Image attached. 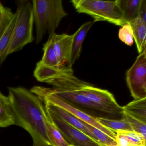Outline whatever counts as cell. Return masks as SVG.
I'll return each instance as SVG.
<instances>
[{"mask_svg": "<svg viewBox=\"0 0 146 146\" xmlns=\"http://www.w3.org/2000/svg\"><path fill=\"white\" fill-rule=\"evenodd\" d=\"M82 123L94 136L98 142L102 146H113L117 145L115 140L108 135L99 129L85 122L81 121Z\"/></svg>", "mask_w": 146, "mask_h": 146, "instance_id": "obj_19", "label": "cell"}, {"mask_svg": "<svg viewBox=\"0 0 146 146\" xmlns=\"http://www.w3.org/2000/svg\"><path fill=\"white\" fill-rule=\"evenodd\" d=\"M95 23V22L94 20L84 23L73 34L70 58L67 66L68 68H72L75 62L79 58L82 52V46L86 35Z\"/></svg>", "mask_w": 146, "mask_h": 146, "instance_id": "obj_9", "label": "cell"}, {"mask_svg": "<svg viewBox=\"0 0 146 146\" xmlns=\"http://www.w3.org/2000/svg\"><path fill=\"white\" fill-rule=\"evenodd\" d=\"M53 33L49 34L48 40L44 44L43 55L41 61L46 65L54 68H61L55 54L53 42ZM63 67V66H62Z\"/></svg>", "mask_w": 146, "mask_h": 146, "instance_id": "obj_16", "label": "cell"}, {"mask_svg": "<svg viewBox=\"0 0 146 146\" xmlns=\"http://www.w3.org/2000/svg\"><path fill=\"white\" fill-rule=\"evenodd\" d=\"M123 108V113L146 124V98L134 100Z\"/></svg>", "mask_w": 146, "mask_h": 146, "instance_id": "obj_14", "label": "cell"}, {"mask_svg": "<svg viewBox=\"0 0 146 146\" xmlns=\"http://www.w3.org/2000/svg\"><path fill=\"white\" fill-rule=\"evenodd\" d=\"M146 23V1L142 0L141 3L139 8L138 17Z\"/></svg>", "mask_w": 146, "mask_h": 146, "instance_id": "obj_26", "label": "cell"}, {"mask_svg": "<svg viewBox=\"0 0 146 146\" xmlns=\"http://www.w3.org/2000/svg\"><path fill=\"white\" fill-rule=\"evenodd\" d=\"M15 25L10 43L0 58V65L10 54L19 52L27 44L33 42L34 23L32 3L28 0L18 1Z\"/></svg>", "mask_w": 146, "mask_h": 146, "instance_id": "obj_2", "label": "cell"}, {"mask_svg": "<svg viewBox=\"0 0 146 146\" xmlns=\"http://www.w3.org/2000/svg\"><path fill=\"white\" fill-rule=\"evenodd\" d=\"M46 108V107H45ZM47 114L67 143L73 146H102L46 108Z\"/></svg>", "mask_w": 146, "mask_h": 146, "instance_id": "obj_7", "label": "cell"}, {"mask_svg": "<svg viewBox=\"0 0 146 146\" xmlns=\"http://www.w3.org/2000/svg\"><path fill=\"white\" fill-rule=\"evenodd\" d=\"M15 17L11 10L5 7L0 2V39L2 37Z\"/></svg>", "mask_w": 146, "mask_h": 146, "instance_id": "obj_20", "label": "cell"}, {"mask_svg": "<svg viewBox=\"0 0 146 146\" xmlns=\"http://www.w3.org/2000/svg\"><path fill=\"white\" fill-rule=\"evenodd\" d=\"M71 2L77 12L90 15L95 23L106 21L121 27L125 25L123 21V13L118 0H72Z\"/></svg>", "mask_w": 146, "mask_h": 146, "instance_id": "obj_4", "label": "cell"}, {"mask_svg": "<svg viewBox=\"0 0 146 146\" xmlns=\"http://www.w3.org/2000/svg\"><path fill=\"white\" fill-rule=\"evenodd\" d=\"M17 14L15 13V17L11 22L7 29L0 39V58L5 53L10 43L13 28L15 25Z\"/></svg>", "mask_w": 146, "mask_h": 146, "instance_id": "obj_21", "label": "cell"}, {"mask_svg": "<svg viewBox=\"0 0 146 146\" xmlns=\"http://www.w3.org/2000/svg\"><path fill=\"white\" fill-rule=\"evenodd\" d=\"M15 119L11 102L8 96L0 91V128L14 125Z\"/></svg>", "mask_w": 146, "mask_h": 146, "instance_id": "obj_13", "label": "cell"}, {"mask_svg": "<svg viewBox=\"0 0 146 146\" xmlns=\"http://www.w3.org/2000/svg\"><path fill=\"white\" fill-rule=\"evenodd\" d=\"M44 103L46 108L52 111V112L58 115V117L61 118L69 124L71 125L80 131L83 132L99 143L94 136L82 123L81 120L76 117L73 114L58 106L48 102H44Z\"/></svg>", "mask_w": 146, "mask_h": 146, "instance_id": "obj_10", "label": "cell"}, {"mask_svg": "<svg viewBox=\"0 0 146 146\" xmlns=\"http://www.w3.org/2000/svg\"><path fill=\"white\" fill-rule=\"evenodd\" d=\"M126 80L135 100L146 98V48L127 70Z\"/></svg>", "mask_w": 146, "mask_h": 146, "instance_id": "obj_5", "label": "cell"}, {"mask_svg": "<svg viewBox=\"0 0 146 146\" xmlns=\"http://www.w3.org/2000/svg\"><path fill=\"white\" fill-rule=\"evenodd\" d=\"M118 1L125 24H129L138 17L142 0H118Z\"/></svg>", "mask_w": 146, "mask_h": 146, "instance_id": "obj_15", "label": "cell"}, {"mask_svg": "<svg viewBox=\"0 0 146 146\" xmlns=\"http://www.w3.org/2000/svg\"><path fill=\"white\" fill-rule=\"evenodd\" d=\"M118 37L125 45L130 46L133 45L134 42L133 31L129 24H126L119 29Z\"/></svg>", "mask_w": 146, "mask_h": 146, "instance_id": "obj_23", "label": "cell"}, {"mask_svg": "<svg viewBox=\"0 0 146 146\" xmlns=\"http://www.w3.org/2000/svg\"><path fill=\"white\" fill-rule=\"evenodd\" d=\"M116 133L115 140L118 146H129L130 145L128 138L125 136L118 132Z\"/></svg>", "mask_w": 146, "mask_h": 146, "instance_id": "obj_25", "label": "cell"}, {"mask_svg": "<svg viewBox=\"0 0 146 146\" xmlns=\"http://www.w3.org/2000/svg\"><path fill=\"white\" fill-rule=\"evenodd\" d=\"M121 133L127 137L130 145H146V139L141 134L133 131L118 130L116 133Z\"/></svg>", "mask_w": 146, "mask_h": 146, "instance_id": "obj_24", "label": "cell"}, {"mask_svg": "<svg viewBox=\"0 0 146 146\" xmlns=\"http://www.w3.org/2000/svg\"><path fill=\"white\" fill-rule=\"evenodd\" d=\"M117 146V145H115V146Z\"/></svg>", "mask_w": 146, "mask_h": 146, "instance_id": "obj_28", "label": "cell"}, {"mask_svg": "<svg viewBox=\"0 0 146 146\" xmlns=\"http://www.w3.org/2000/svg\"><path fill=\"white\" fill-rule=\"evenodd\" d=\"M96 119L102 125L115 133L118 130L132 131L130 125L124 119L120 120H113L103 117H96Z\"/></svg>", "mask_w": 146, "mask_h": 146, "instance_id": "obj_18", "label": "cell"}, {"mask_svg": "<svg viewBox=\"0 0 146 146\" xmlns=\"http://www.w3.org/2000/svg\"><path fill=\"white\" fill-rule=\"evenodd\" d=\"M79 91L97 106L101 111L110 115L120 114L123 116V107L119 106L113 95L108 90L96 88L85 82Z\"/></svg>", "mask_w": 146, "mask_h": 146, "instance_id": "obj_6", "label": "cell"}, {"mask_svg": "<svg viewBox=\"0 0 146 146\" xmlns=\"http://www.w3.org/2000/svg\"><path fill=\"white\" fill-rule=\"evenodd\" d=\"M129 146H146V145H130Z\"/></svg>", "mask_w": 146, "mask_h": 146, "instance_id": "obj_27", "label": "cell"}, {"mask_svg": "<svg viewBox=\"0 0 146 146\" xmlns=\"http://www.w3.org/2000/svg\"><path fill=\"white\" fill-rule=\"evenodd\" d=\"M123 118L130 125L132 131L139 133L146 139V124L134 118L129 115L123 113Z\"/></svg>", "mask_w": 146, "mask_h": 146, "instance_id": "obj_22", "label": "cell"}, {"mask_svg": "<svg viewBox=\"0 0 146 146\" xmlns=\"http://www.w3.org/2000/svg\"></svg>", "mask_w": 146, "mask_h": 146, "instance_id": "obj_29", "label": "cell"}, {"mask_svg": "<svg viewBox=\"0 0 146 146\" xmlns=\"http://www.w3.org/2000/svg\"><path fill=\"white\" fill-rule=\"evenodd\" d=\"M72 68L63 66L60 68L50 67L44 64L41 61L36 64L34 72V76L37 81L46 82V81L70 72Z\"/></svg>", "mask_w": 146, "mask_h": 146, "instance_id": "obj_11", "label": "cell"}, {"mask_svg": "<svg viewBox=\"0 0 146 146\" xmlns=\"http://www.w3.org/2000/svg\"><path fill=\"white\" fill-rule=\"evenodd\" d=\"M8 97L14 114V125L28 131L33 146H52L47 131L44 103L38 96L23 87H9Z\"/></svg>", "mask_w": 146, "mask_h": 146, "instance_id": "obj_1", "label": "cell"}, {"mask_svg": "<svg viewBox=\"0 0 146 146\" xmlns=\"http://www.w3.org/2000/svg\"><path fill=\"white\" fill-rule=\"evenodd\" d=\"M73 39V35L53 34L54 48L59 64L61 67L64 66V64L65 63L68 65L70 62Z\"/></svg>", "mask_w": 146, "mask_h": 146, "instance_id": "obj_8", "label": "cell"}, {"mask_svg": "<svg viewBox=\"0 0 146 146\" xmlns=\"http://www.w3.org/2000/svg\"><path fill=\"white\" fill-rule=\"evenodd\" d=\"M32 3L38 44L46 32L55 33L62 19L68 14L61 0H34Z\"/></svg>", "mask_w": 146, "mask_h": 146, "instance_id": "obj_3", "label": "cell"}, {"mask_svg": "<svg viewBox=\"0 0 146 146\" xmlns=\"http://www.w3.org/2000/svg\"><path fill=\"white\" fill-rule=\"evenodd\" d=\"M132 30L134 40L139 54L146 48V23L137 18L129 23Z\"/></svg>", "mask_w": 146, "mask_h": 146, "instance_id": "obj_12", "label": "cell"}, {"mask_svg": "<svg viewBox=\"0 0 146 146\" xmlns=\"http://www.w3.org/2000/svg\"><path fill=\"white\" fill-rule=\"evenodd\" d=\"M47 131L52 146H70L65 140L60 131L48 116L45 119Z\"/></svg>", "mask_w": 146, "mask_h": 146, "instance_id": "obj_17", "label": "cell"}]
</instances>
